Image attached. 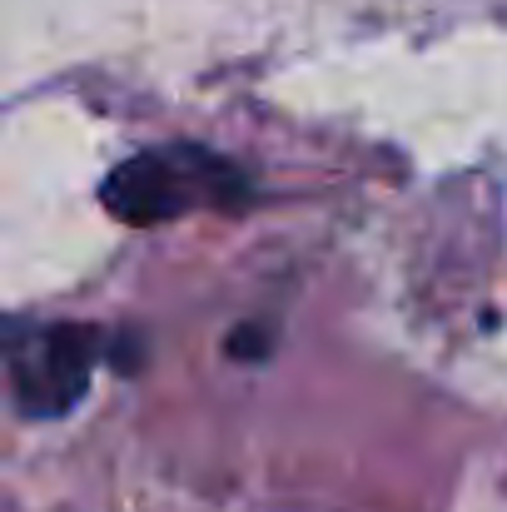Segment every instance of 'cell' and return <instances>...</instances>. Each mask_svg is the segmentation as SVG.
<instances>
[{
	"mask_svg": "<svg viewBox=\"0 0 507 512\" xmlns=\"http://www.w3.org/2000/svg\"><path fill=\"white\" fill-rule=\"evenodd\" d=\"M244 194H249V184H244L239 165L204 145L140 150L125 165H115L100 184L105 209L135 229L184 219L194 209H234Z\"/></svg>",
	"mask_w": 507,
	"mask_h": 512,
	"instance_id": "cell-1",
	"label": "cell"
},
{
	"mask_svg": "<svg viewBox=\"0 0 507 512\" xmlns=\"http://www.w3.org/2000/svg\"><path fill=\"white\" fill-rule=\"evenodd\" d=\"M100 363V334L80 324H55L35 334L30 348L15 358V398L25 418H65Z\"/></svg>",
	"mask_w": 507,
	"mask_h": 512,
	"instance_id": "cell-2",
	"label": "cell"
}]
</instances>
